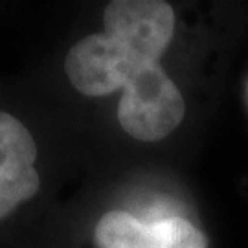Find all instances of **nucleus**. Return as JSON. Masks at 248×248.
<instances>
[{"label":"nucleus","instance_id":"nucleus-1","mask_svg":"<svg viewBox=\"0 0 248 248\" xmlns=\"http://www.w3.org/2000/svg\"><path fill=\"white\" fill-rule=\"evenodd\" d=\"M186 105L175 81L158 62L145 64L124 85L118 122L125 133L142 142L162 140L184 120Z\"/></svg>","mask_w":248,"mask_h":248},{"label":"nucleus","instance_id":"nucleus-3","mask_svg":"<svg viewBox=\"0 0 248 248\" xmlns=\"http://www.w3.org/2000/svg\"><path fill=\"white\" fill-rule=\"evenodd\" d=\"M105 33L149 62H158L175 33V11L162 0H114L103 13Z\"/></svg>","mask_w":248,"mask_h":248},{"label":"nucleus","instance_id":"nucleus-2","mask_svg":"<svg viewBox=\"0 0 248 248\" xmlns=\"http://www.w3.org/2000/svg\"><path fill=\"white\" fill-rule=\"evenodd\" d=\"M145 64L153 62L145 61L118 39L94 33L72 46L64 59V72L78 92L99 98L124 89L125 81Z\"/></svg>","mask_w":248,"mask_h":248},{"label":"nucleus","instance_id":"nucleus-4","mask_svg":"<svg viewBox=\"0 0 248 248\" xmlns=\"http://www.w3.org/2000/svg\"><path fill=\"white\" fill-rule=\"evenodd\" d=\"M94 237L99 248H156L153 224L127 212H108L96 224Z\"/></svg>","mask_w":248,"mask_h":248}]
</instances>
